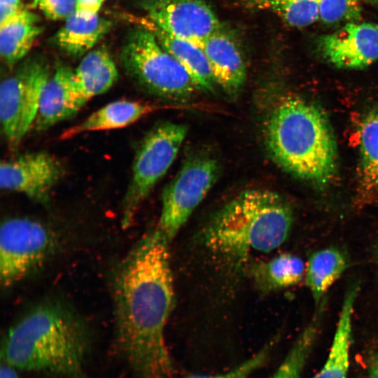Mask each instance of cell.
<instances>
[{
	"instance_id": "cell-1",
	"label": "cell",
	"mask_w": 378,
	"mask_h": 378,
	"mask_svg": "<svg viewBox=\"0 0 378 378\" xmlns=\"http://www.w3.org/2000/svg\"><path fill=\"white\" fill-rule=\"evenodd\" d=\"M169 243L156 227L136 243L114 274L116 342L134 378H173L165 339L174 303Z\"/></svg>"
},
{
	"instance_id": "cell-2",
	"label": "cell",
	"mask_w": 378,
	"mask_h": 378,
	"mask_svg": "<svg viewBox=\"0 0 378 378\" xmlns=\"http://www.w3.org/2000/svg\"><path fill=\"white\" fill-rule=\"evenodd\" d=\"M292 207L278 193L246 190L219 209L202 230L206 249L221 260L241 265L256 254L279 248L293 225Z\"/></svg>"
},
{
	"instance_id": "cell-3",
	"label": "cell",
	"mask_w": 378,
	"mask_h": 378,
	"mask_svg": "<svg viewBox=\"0 0 378 378\" xmlns=\"http://www.w3.org/2000/svg\"><path fill=\"white\" fill-rule=\"evenodd\" d=\"M270 154L287 172L325 185L337 168V146L330 123L316 106L288 97L270 113L265 125Z\"/></svg>"
},
{
	"instance_id": "cell-4",
	"label": "cell",
	"mask_w": 378,
	"mask_h": 378,
	"mask_svg": "<svg viewBox=\"0 0 378 378\" xmlns=\"http://www.w3.org/2000/svg\"><path fill=\"white\" fill-rule=\"evenodd\" d=\"M83 323L56 302L39 304L8 330L2 354L16 369L69 374L82 366L88 349Z\"/></svg>"
},
{
	"instance_id": "cell-5",
	"label": "cell",
	"mask_w": 378,
	"mask_h": 378,
	"mask_svg": "<svg viewBox=\"0 0 378 378\" xmlns=\"http://www.w3.org/2000/svg\"><path fill=\"white\" fill-rule=\"evenodd\" d=\"M121 62L127 73L157 95L181 100L200 90L184 67L144 27L128 35Z\"/></svg>"
},
{
	"instance_id": "cell-6",
	"label": "cell",
	"mask_w": 378,
	"mask_h": 378,
	"mask_svg": "<svg viewBox=\"0 0 378 378\" xmlns=\"http://www.w3.org/2000/svg\"><path fill=\"white\" fill-rule=\"evenodd\" d=\"M188 130L185 124L163 122L152 128L142 139L123 200L122 228L127 229L132 225L141 204L176 158Z\"/></svg>"
},
{
	"instance_id": "cell-7",
	"label": "cell",
	"mask_w": 378,
	"mask_h": 378,
	"mask_svg": "<svg viewBox=\"0 0 378 378\" xmlns=\"http://www.w3.org/2000/svg\"><path fill=\"white\" fill-rule=\"evenodd\" d=\"M216 159L207 155L188 159L162 195L157 227L171 242L218 177Z\"/></svg>"
},
{
	"instance_id": "cell-8",
	"label": "cell",
	"mask_w": 378,
	"mask_h": 378,
	"mask_svg": "<svg viewBox=\"0 0 378 378\" xmlns=\"http://www.w3.org/2000/svg\"><path fill=\"white\" fill-rule=\"evenodd\" d=\"M50 76L43 62L31 60L2 80L0 87V120L11 147L17 146L33 126L42 89Z\"/></svg>"
},
{
	"instance_id": "cell-9",
	"label": "cell",
	"mask_w": 378,
	"mask_h": 378,
	"mask_svg": "<svg viewBox=\"0 0 378 378\" xmlns=\"http://www.w3.org/2000/svg\"><path fill=\"white\" fill-rule=\"evenodd\" d=\"M53 245L50 230L27 218L5 220L0 231V281L8 288L20 281L48 255Z\"/></svg>"
},
{
	"instance_id": "cell-10",
	"label": "cell",
	"mask_w": 378,
	"mask_h": 378,
	"mask_svg": "<svg viewBox=\"0 0 378 378\" xmlns=\"http://www.w3.org/2000/svg\"><path fill=\"white\" fill-rule=\"evenodd\" d=\"M144 6L158 27L198 46L221 29L217 16L203 0H146Z\"/></svg>"
},
{
	"instance_id": "cell-11",
	"label": "cell",
	"mask_w": 378,
	"mask_h": 378,
	"mask_svg": "<svg viewBox=\"0 0 378 378\" xmlns=\"http://www.w3.org/2000/svg\"><path fill=\"white\" fill-rule=\"evenodd\" d=\"M63 173L61 162L50 153H27L1 162L0 186L35 201L46 202Z\"/></svg>"
},
{
	"instance_id": "cell-12",
	"label": "cell",
	"mask_w": 378,
	"mask_h": 378,
	"mask_svg": "<svg viewBox=\"0 0 378 378\" xmlns=\"http://www.w3.org/2000/svg\"><path fill=\"white\" fill-rule=\"evenodd\" d=\"M318 45L323 55L337 67H366L378 59V24L351 22L321 37Z\"/></svg>"
},
{
	"instance_id": "cell-13",
	"label": "cell",
	"mask_w": 378,
	"mask_h": 378,
	"mask_svg": "<svg viewBox=\"0 0 378 378\" xmlns=\"http://www.w3.org/2000/svg\"><path fill=\"white\" fill-rule=\"evenodd\" d=\"M84 105L73 83V70L59 66L42 89L33 126L38 131L47 130L71 118Z\"/></svg>"
},
{
	"instance_id": "cell-14",
	"label": "cell",
	"mask_w": 378,
	"mask_h": 378,
	"mask_svg": "<svg viewBox=\"0 0 378 378\" xmlns=\"http://www.w3.org/2000/svg\"><path fill=\"white\" fill-rule=\"evenodd\" d=\"M200 47L208 59L216 83L230 94L238 92L244 83L246 70L234 41L220 29Z\"/></svg>"
},
{
	"instance_id": "cell-15",
	"label": "cell",
	"mask_w": 378,
	"mask_h": 378,
	"mask_svg": "<svg viewBox=\"0 0 378 378\" xmlns=\"http://www.w3.org/2000/svg\"><path fill=\"white\" fill-rule=\"evenodd\" d=\"M160 106L141 101L112 102L92 113L79 123L66 129L60 139H69L89 132L120 129L158 110Z\"/></svg>"
},
{
	"instance_id": "cell-16",
	"label": "cell",
	"mask_w": 378,
	"mask_h": 378,
	"mask_svg": "<svg viewBox=\"0 0 378 378\" xmlns=\"http://www.w3.org/2000/svg\"><path fill=\"white\" fill-rule=\"evenodd\" d=\"M141 22L142 27L155 35L160 46L184 67L200 90H214L216 83L208 59L200 46L170 34L149 19H144Z\"/></svg>"
},
{
	"instance_id": "cell-17",
	"label": "cell",
	"mask_w": 378,
	"mask_h": 378,
	"mask_svg": "<svg viewBox=\"0 0 378 378\" xmlns=\"http://www.w3.org/2000/svg\"><path fill=\"white\" fill-rule=\"evenodd\" d=\"M118 70L108 52L102 48L88 52L73 71V83L85 104L107 92L118 79Z\"/></svg>"
},
{
	"instance_id": "cell-18",
	"label": "cell",
	"mask_w": 378,
	"mask_h": 378,
	"mask_svg": "<svg viewBox=\"0 0 378 378\" xmlns=\"http://www.w3.org/2000/svg\"><path fill=\"white\" fill-rule=\"evenodd\" d=\"M358 286L346 292L326 360L313 378H347L352 340V323Z\"/></svg>"
},
{
	"instance_id": "cell-19",
	"label": "cell",
	"mask_w": 378,
	"mask_h": 378,
	"mask_svg": "<svg viewBox=\"0 0 378 378\" xmlns=\"http://www.w3.org/2000/svg\"><path fill=\"white\" fill-rule=\"evenodd\" d=\"M346 255L340 248L328 247L313 253L305 266L304 280L315 307L349 266Z\"/></svg>"
},
{
	"instance_id": "cell-20",
	"label": "cell",
	"mask_w": 378,
	"mask_h": 378,
	"mask_svg": "<svg viewBox=\"0 0 378 378\" xmlns=\"http://www.w3.org/2000/svg\"><path fill=\"white\" fill-rule=\"evenodd\" d=\"M37 15L26 9L0 24V53L5 64L13 66L30 50L41 34Z\"/></svg>"
},
{
	"instance_id": "cell-21",
	"label": "cell",
	"mask_w": 378,
	"mask_h": 378,
	"mask_svg": "<svg viewBox=\"0 0 378 378\" xmlns=\"http://www.w3.org/2000/svg\"><path fill=\"white\" fill-rule=\"evenodd\" d=\"M111 27L110 21L98 15L87 18L75 12L57 32L55 43L69 55L79 57L91 50Z\"/></svg>"
},
{
	"instance_id": "cell-22",
	"label": "cell",
	"mask_w": 378,
	"mask_h": 378,
	"mask_svg": "<svg viewBox=\"0 0 378 378\" xmlns=\"http://www.w3.org/2000/svg\"><path fill=\"white\" fill-rule=\"evenodd\" d=\"M305 266L300 257L284 253L255 263L251 274L258 288L270 293L298 284L304 277Z\"/></svg>"
},
{
	"instance_id": "cell-23",
	"label": "cell",
	"mask_w": 378,
	"mask_h": 378,
	"mask_svg": "<svg viewBox=\"0 0 378 378\" xmlns=\"http://www.w3.org/2000/svg\"><path fill=\"white\" fill-rule=\"evenodd\" d=\"M326 305L325 299L315 307L310 321L298 336L282 362L268 378H302L321 330Z\"/></svg>"
},
{
	"instance_id": "cell-24",
	"label": "cell",
	"mask_w": 378,
	"mask_h": 378,
	"mask_svg": "<svg viewBox=\"0 0 378 378\" xmlns=\"http://www.w3.org/2000/svg\"><path fill=\"white\" fill-rule=\"evenodd\" d=\"M359 134L362 186L366 191L378 190V110L365 115Z\"/></svg>"
},
{
	"instance_id": "cell-25",
	"label": "cell",
	"mask_w": 378,
	"mask_h": 378,
	"mask_svg": "<svg viewBox=\"0 0 378 378\" xmlns=\"http://www.w3.org/2000/svg\"><path fill=\"white\" fill-rule=\"evenodd\" d=\"M251 8L272 11L286 24L304 27L319 18L321 0H242Z\"/></svg>"
},
{
	"instance_id": "cell-26",
	"label": "cell",
	"mask_w": 378,
	"mask_h": 378,
	"mask_svg": "<svg viewBox=\"0 0 378 378\" xmlns=\"http://www.w3.org/2000/svg\"><path fill=\"white\" fill-rule=\"evenodd\" d=\"M275 340L268 342L250 358L234 367L217 374H192L185 378H249L267 361Z\"/></svg>"
},
{
	"instance_id": "cell-27",
	"label": "cell",
	"mask_w": 378,
	"mask_h": 378,
	"mask_svg": "<svg viewBox=\"0 0 378 378\" xmlns=\"http://www.w3.org/2000/svg\"><path fill=\"white\" fill-rule=\"evenodd\" d=\"M364 0H321L319 18L326 23L358 19Z\"/></svg>"
},
{
	"instance_id": "cell-28",
	"label": "cell",
	"mask_w": 378,
	"mask_h": 378,
	"mask_svg": "<svg viewBox=\"0 0 378 378\" xmlns=\"http://www.w3.org/2000/svg\"><path fill=\"white\" fill-rule=\"evenodd\" d=\"M38 6L50 20H66L76 10V0H39Z\"/></svg>"
},
{
	"instance_id": "cell-29",
	"label": "cell",
	"mask_w": 378,
	"mask_h": 378,
	"mask_svg": "<svg viewBox=\"0 0 378 378\" xmlns=\"http://www.w3.org/2000/svg\"><path fill=\"white\" fill-rule=\"evenodd\" d=\"M104 0H76L75 12L89 18L97 15Z\"/></svg>"
},
{
	"instance_id": "cell-30",
	"label": "cell",
	"mask_w": 378,
	"mask_h": 378,
	"mask_svg": "<svg viewBox=\"0 0 378 378\" xmlns=\"http://www.w3.org/2000/svg\"><path fill=\"white\" fill-rule=\"evenodd\" d=\"M368 378H378V351L370 359Z\"/></svg>"
},
{
	"instance_id": "cell-31",
	"label": "cell",
	"mask_w": 378,
	"mask_h": 378,
	"mask_svg": "<svg viewBox=\"0 0 378 378\" xmlns=\"http://www.w3.org/2000/svg\"><path fill=\"white\" fill-rule=\"evenodd\" d=\"M0 378H20L15 368L6 363L2 364L0 369Z\"/></svg>"
},
{
	"instance_id": "cell-32",
	"label": "cell",
	"mask_w": 378,
	"mask_h": 378,
	"mask_svg": "<svg viewBox=\"0 0 378 378\" xmlns=\"http://www.w3.org/2000/svg\"><path fill=\"white\" fill-rule=\"evenodd\" d=\"M0 4L13 6H22L20 0H0Z\"/></svg>"
},
{
	"instance_id": "cell-33",
	"label": "cell",
	"mask_w": 378,
	"mask_h": 378,
	"mask_svg": "<svg viewBox=\"0 0 378 378\" xmlns=\"http://www.w3.org/2000/svg\"><path fill=\"white\" fill-rule=\"evenodd\" d=\"M39 0H32L31 2V7L35 8L36 6H38Z\"/></svg>"
},
{
	"instance_id": "cell-34",
	"label": "cell",
	"mask_w": 378,
	"mask_h": 378,
	"mask_svg": "<svg viewBox=\"0 0 378 378\" xmlns=\"http://www.w3.org/2000/svg\"><path fill=\"white\" fill-rule=\"evenodd\" d=\"M375 261H376V265L377 266V270H378V251H375Z\"/></svg>"
},
{
	"instance_id": "cell-35",
	"label": "cell",
	"mask_w": 378,
	"mask_h": 378,
	"mask_svg": "<svg viewBox=\"0 0 378 378\" xmlns=\"http://www.w3.org/2000/svg\"><path fill=\"white\" fill-rule=\"evenodd\" d=\"M375 251H378V245L377 246V247L375 248Z\"/></svg>"
}]
</instances>
